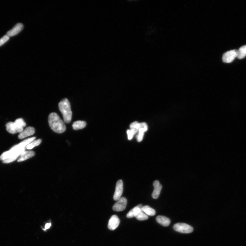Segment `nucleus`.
<instances>
[{
    "label": "nucleus",
    "instance_id": "nucleus-1",
    "mask_svg": "<svg viewBox=\"0 0 246 246\" xmlns=\"http://www.w3.org/2000/svg\"><path fill=\"white\" fill-rule=\"evenodd\" d=\"M36 137L29 138L15 145L9 151L3 153L0 157V160L4 163H9L16 160L25 151L27 146L35 139Z\"/></svg>",
    "mask_w": 246,
    "mask_h": 246
},
{
    "label": "nucleus",
    "instance_id": "nucleus-2",
    "mask_svg": "<svg viewBox=\"0 0 246 246\" xmlns=\"http://www.w3.org/2000/svg\"><path fill=\"white\" fill-rule=\"evenodd\" d=\"M48 121L50 128L57 133L64 132L66 130V126L64 121L56 113H52L49 115Z\"/></svg>",
    "mask_w": 246,
    "mask_h": 246
},
{
    "label": "nucleus",
    "instance_id": "nucleus-3",
    "mask_svg": "<svg viewBox=\"0 0 246 246\" xmlns=\"http://www.w3.org/2000/svg\"><path fill=\"white\" fill-rule=\"evenodd\" d=\"M59 108L62 114L64 122L67 124L70 123L72 120V112L70 103L67 99L61 100L59 103Z\"/></svg>",
    "mask_w": 246,
    "mask_h": 246
},
{
    "label": "nucleus",
    "instance_id": "nucleus-4",
    "mask_svg": "<svg viewBox=\"0 0 246 246\" xmlns=\"http://www.w3.org/2000/svg\"><path fill=\"white\" fill-rule=\"evenodd\" d=\"M176 232L183 233H190L193 232L194 229L191 226L184 223H178L173 227Z\"/></svg>",
    "mask_w": 246,
    "mask_h": 246
},
{
    "label": "nucleus",
    "instance_id": "nucleus-5",
    "mask_svg": "<svg viewBox=\"0 0 246 246\" xmlns=\"http://www.w3.org/2000/svg\"><path fill=\"white\" fill-rule=\"evenodd\" d=\"M238 56V51L234 49L226 52L222 56V60L225 63H230L235 59Z\"/></svg>",
    "mask_w": 246,
    "mask_h": 246
},
{
    "label": "nucleus",
    "instance_id": "nucleus-6",
    "mask_svg": "<svg viewBox=\"0 0 246 246\" xmlns=\"http://www.w3.org/2000/svg\"><path fill=\"white\" fill-rule=\"evenodd\" d=\"M117 201L113 206V210L117 212L124 210L127 204L126 199L125 197H122Z\"/></svg>",
    "mask_w": 246,
    "mask_h": 246
},
{
    "label": "nucleus",
    "instance_id": "nucleus-7",
    "mask_svg": "<svg viewBox=\"0 0 246 246\" xmlns=\"http://www.w3.org/2000/svg\"><path fill=\"white\" fill-rule=\"evenodd\" d=\"M7 131L10 133H21L24 131V128L19 126L14 122H9L6 125Z\"/></svg>",
    "mask_w": 246,
    "mask_h": 246
},
{
    "label": "nucleus",
    "instance_id": "nucleus-8",
    "mask_svg": "<svg viewBox=\"0 0 246 246\" xmlns=\"http://www.w3.org/2000/svg\"><path fill=\"white\" fill-rule=\"evenodd\" d=\"M124 184L122 180H118L116 184V190L114 195L113 198L115 201H118L121 198L123 193Z\"/></svg>",
    "mask_w": 246,
    "mask_h": 246
},
{
    "label": "nucleus",
    "instance_id": "nucleus-9",
    "mask_svg": "<svg viewBox=\"0 0 246 246\" xmlns=\"http://www.w3.org/2000/svg\"><path fill=\"white\" fill-rule=\"evenodd\" d=\"M120 224V220L116 215L111 216L109 221L108 227L109 229L114 230L116 229Z\"/></svg>",
    "mask_w": 246,
    "mask_h": 246
},
{
    "label": "nucleus",
    "instance_id": "nucleus-10",
    "mask_svg": "<svg viewBox=\"0 0 246 246\" xmlns=\"http://www.w3.org/2000/svg\"><path fill=\"white\" fill-rule=\"evenodd\" d=\"M154 190L152 194V196L154 199H157L158 198L162 186L158 180H156L153 183Z\"/></svg>",
    "mask_w": 246,
    "mask_h": 246
},
{
    "label": "nucleus",
    "instance_id": "nucleus-11",
    "mask_svg": "<svg viewBox=\"0 0 246 246\" xmlns=\"http://www.w3.org/2000/svg\"><path fill=\"white\" fill-rule=\"evenodd\" d=\"M35 132V129L33 127L29 126L19 134L18 138L20 139H24L26 137L33 135Z\"/></svg>",
    "mask_w": 246,
    "mask_h": 246
},
{
    "label": "nucleus",
    "instance_id": "nucleus-12",
    "mask_svg": "<svg viewBox=\"0 0 246 246\" xmlns=\"http://www.w3.org/2000/svg\"><path fill=\"white\" fill-rule=\"evenodd\" d=\"M24 25L20 23L15 25L13 28L8 32L7 35L9 37H13L20 32L24 28Z\"/></svg>",
    "mask_w": 246,
    "mask_h": 246
},
{
    "label": "nucleus",
    "instance_id": "nucleus-13",
    "mask_svg": "<svg viewBox=\"0 0 246 246\" xmlns=\"http://www.w3.org/2000/svg\"><path fill=\"white\" fill-rule=\"evenodd\" d=\"M35 153L32 151H28L23 152L18 160V162H21L27 160L35 155Z\"/></svg>",
    "mask_w": 246,
    "mask_h": 246
},
{
    "label": "nucleus",
    "instance_id": "nucleus-14",
    "mask_svg": "<svg viewBox=\"0 0 246 246\" xmlns=\"http://www.w3.org/2000/svg\"><path fill=\"white\" fill-rule=\"evenodd\" d=\"M156 220L158 223L164 227L168 226L171 223L170 219L163 216H157Z\"/></svg>",
    "mask_w": 246,
    "mask_h": 246
},
{
    "label": "nucleus",
    "instance_id": "nucleus-15",
    "mask_svg": "<svg viewBox=\"0 0 246 246\" xmlns=\"http://www.w3.org/2000/svg\"><path fill=\"white\" fill-rule=\"evenodd\" d=\"M142 206H143L142 204H140L134 207L127 214L126 217L128 218H131L135 217L136 214L141 210Z\"/></svg>",
    "mask_w": 246,
    "mask_h": 246
},
{
    "label": "nucleus",
    "instance_id": "nucleus-16",
    "mask_svg": "<svg viewBox=\"0 0 246 246\" xmlns=\"http://www.w3.org/2000/svg\"><path fill=\"white\" fill-rule=\"evenodd\" d=\"M86 125L87 123L85 121L79 120L73 122L72 125V127L74 130H78L85 128Z\"/></svg>",
    "mask_w": 246,
    "mask_h": 246
},
{
    "label": "nucleus",
    "instance_id": "nucleus-17",
    "mask_svg": "<svg viewBox=\"0 0 246 246\" xmlns=\"http://www.w3.org/2000/svg\"><path fill=\"white\" fill-rule=\"evenodd\" d=\"M141 209L143 212L147 215H149V216H154L156 214L155 210H154L149 206H143L142 207Z\"/></svg>",
    "mask_w": 246,
    "mask_h": 246
},
{
    "label": "nucleus",
    "instance_id": "nucleus-18",
    "mask_svg": "<svg viewBox=\"0 0 246 246\" xmlns=\"http://www.w3.org/2000/svg\"><path fill=\"white\" fill-rule=\"evenodd\" d=\"M246 56V45L242 46L238 51L237 57L239 59H243Z\"/></svg>",
    "mask_w": 246,
    "mask_h": 246
},
{
    "label": "nucleus",
    "instance_id": "nucleus-19",
    "mask_svg": "<svg viewBox=\"0 0 246 246\" xmlns=\"http://www.w3.org/2000/svg\"><path fill=\"white\" fill-rule=\"evenodd\" d=\"M135 217L139 221L146 220L148 218V215L143 212L142 210L136 214Z\"/></svg>",
    "mask_w": 246,
    "mask_h": 246
},
{
    "label": "nucleus",
    "instance_id": "nucleus-20",
    "mask_svg": "<svg viewBox=\"0 0 246 246\" xmlns=\"http://www.w3.org/2000/svg\"><path fill=\"white\" fill-rule=\"evenodd\" d=\"M41 142V140L40 139L36 140H34L30 143L29 144L26 146V148L27 149H32L35 147H37L39 145Z\"/></svg>",
    "mask_w": 246,
    "mask_h": 246
},
{
    "label": "nucleus",
    "instance_id": "nucleus-21",
    "mask_svg": "<svg viewBox=\"0 0 246 246\" xmlns=\"http://www.w3.org/2000/svg\"><path fill=\"white\" fill-rule=\"evenodd\" d=\"M14 122L19 126L23 128L25 127L26 126V123L23 119L21 118L17 119Z\"/></svg>",
    "mask_w": 246,
    "mask_h": 246
},
{
    "label": "nucleus",
    "instance_id": "nucleus-22",
    "mask_svg": "<svg viewBox=\"0 0 246 246\" xmlns=\"http://www.w3.org/2000/svg\"><path fill=\"white\" fill-rule=\"evenodd\" d=\"M131 129H135L138 130L140 128V123L137 121L134 122L130 125Z\"/></svg>",
    "mask_w": 246,
    "mask_h": 246
},
{
    "label": "nucleus",
    "instance_id": "nucleus-23",
    "mask_svg": "<svg viewBox=\"0 0 246 246\" xmlns=\"http://www.w3.org/2000/svg\"><path fill=\"white\" fill-rule=\"evenodd\" d=\"M10 37L7 35H5L0 39V46L5 44L6 42L9 40Z\"/></svg>",
    "mask_w": 246,
    "mask_h": 246
},
{
    "label": "nucleus",
    "instance_id": "nucleus-24",
    "mask_svg": "<svg viewBox=\"0 0 246 246\" xmlns=\"http://www.w3.org/2000/svg\"><path fill=\"white\" fill-rule=\"evenodd\" d=\"M144 132L143 131H138V133L137 136V139L138 142H141L143 139Z\"/></svg>",
    "mask_w": 246,
    "mask_h": 246
},
{
    "label": "nucleus",
    "instance_id": "nucleus-25",
    "mask_svg": "<svg viewBox=\"0 0 246 246\" xmlns=\"http://www.w3.org/2000/svg\"><path fill=\"white\" fill-rule=\"evenodd\" d=\"M127 133L128 134V140H131L133 138V135L131 132V131L130 130H128L127 131Z\"/></svg>",
    "mask_w": 246,
    "mask_h": 246
},
{
    "label": "nucleus",
    "instance_id": "nucleus-26",
    "mask_svg": "<svg viewBox=\"0 0 246 246\" xmlns=\"http://www.w3.org/2000/svg\"><path fill=\"white\" fill-rule=\"evenodd\" d=\"M51 226V223H47L45 224V228L44 229H43L44 231H45L46 230H47L48 229L50 228V227Z\"/></svg>",
    "mask_w": 246,
    "mask_h": 246
},
{
    "label": "nucleus",
    "instance_id": "nucleus-27",
    "mask_svg": "<svg viewBox=\"0 0 246 246\" xmlns=\"http://www.w3.org/2000/svg\"><path fill=\"white\" fill-rule=\"evenodd\" d=\"M130 130L133 136L135 135L138 131V130L135 129H131Z\"/></svg>",
    "mask_w": 246,
    "mask_h": 246
}]
</instances>
